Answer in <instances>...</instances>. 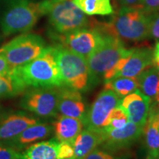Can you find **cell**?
Segmentation results:
<instances>
[{
  "label": "cell",
  "mask_w": 159,
  "mask_h": 159,
  "mask_svg": "<svg viewBox=\"0 0 159 159\" xmlns=\"http://www.w3.org/2000/svg\"><path fill=\"white\" fill-rule=\"evenodd\" d=\"M152 14L146 13L141 7H120L108 23L93 24L92 27L122 41L137 42L150 38Z\"/></svg>",
  "instance_id": "6da1fadb"
},
{
  "label": "cell",
  "mask_w": 159,
  "mask_h": 159,
  "mask_svg": "<svg viewBox=\"0 0 159 159\" xmlns=\"http://www.w3.org/2000/svg\"><path fill=\"white\" fill-rule=\"evenodd\" d=\"M13 72L27 88L61 87L63 85L54 47H47L36 58L13 69Z\"/></svg>",
  "instance_id": "7a4b0ae2"
},
{
  "label": "cell",
  "mask_w": 159,
  "mask_h": 159,
  "mask_svg": "<svg viewBox=\"0 0 159 159\" xmlns=\"http://www.w3.org/2000/svg\"><path fill=\"white\" fill-rule=\"evenodd\" d=\"M42 16L40 2L0 0V28L5 36L28 33Z\"/></svg>",
  "instance_id": "3957f363"
},
{
  "label": "cell",
  "mask_w": 159,
  "mask_h": 159,
  "mask_svg": "<svg viewBox=\"0 0 159 159\" xmlns=\"http://www.w3.org/2000/svg\"><path fill=\"white\" fill-rule=\"evenodd\" d=\"M40 5L55 34H66L92 25L86 14L71 0H41Z\"/></svg>",
  "instance_id": "277c9868"
},
{
  "label": "cell",
  "mask_w": 159,
  "mask_h": 159,
  "mask_svg": "<svg viewBox=\"0 0 159 159\" xmlns=\"http://www.w3.org/2000/svg\"><path fill=\"white\" fill-rule=\"evenodd\" d=\"M53 47L63 85L80 92H85L96 84L85 57L58 43Z\"/></svg>",
  "instance_id": "5b68a950"
},
{
  "label": "cell",
  "mask_w": 159,
  "mask_h": 159,
  "mask_svg": "<svg viewBox=\"0 0 159 159\" xmlns=\"http://www.w3.org/2000/svg\"><path fill=\"white\" fill-rule=\"evenodd\" d=\"M132 49L126 48L122 40L119 38L102 33L98 45L86 57L90 74L95 83L97 84L99 77H103L122 57L130 54Z\"/></svg>",
  "instance_id": "8992f818"
},
{
  "label": "cell",
  "mask_w": 159,
  "mask_h": 159,
  "mask_svg": "<svg viewBox=\"0 0 159 159\" xmlns=\"http://www.w3.org/2000/svg\"><path fill=\"white\" fill-rule=\"evenodd\" d=\"M45 41L35 33H21L0 48L12 69L25 65L39 56L46 49Z\"/></svg>",
  "instance_id": "52a82bcc"
},
{
  "label": "cell",
  "mask_w": 159,
  "mask_h": 159,
  "mask_svg": "<svg viewBox=\"0 0 159 159\" xmlns=\"http://www.w3.org/2000/svg\"><path fill=\"white\" fill-rule=\"evenodd\" d=\"M58 87L33 88L24 94L20 102L23 109L42 118L58 114Z\"/></svg>",
  "instance_id": "ba28073f"
},
{
  "label": "cell",
  "mask_w": 159,
  "mask_h": 159,
  "mask_svg": "<svg viewBox=\"0 0 159 159\" xmlns=\"http://www.w3.org/2000/svg\"><path fill=\"white\" fill-rule=\"evenodd\" d=\"M121 101L122 98L112 91L104 89L87 111L83 126L86 129L96 131L108 126L111 113L120 105Z\"/></svg>",
  "instance_id": "9c48e42d"
},
{
  "label": "cell",
  "mask_w": 159,
  "mask_h": 159,
  "mask_svg": "<svg viewBox=\"0 0 159 159\" xmlns=\"http://www.w3.org/2000/svg\"><path fill=\"white\" fill-rule=\"evenodd\" d=\"M102 33L96 27H85L66 33L55 34L59 43L69 50L86 58L94 50L102 38Z\"/></svg>",
  "instance_id": "30bf717a"
},
{
  "label": "cell",
  "mask_w": 159,
  "mask_h": 159,
  "mask_svg": "<svg viewBox=\"0 0 159 159\" xmlns=\"http://www.w3.org/2000/svg\"><path fill=\"white\" fill-rule=\"evenodd\" d=\"M144 126L128 122L119 129L99 131L102 134V142L99 147L111 153L128 149L132 146L142 135Z\"/></svg>",
  "instance_id": "8fae6325"
},
{
  "label": "cell",
  "mask_w": 159,
  "mask_h": 159,
  "mask_svg": "<svg viewBox=\"0 0 159 159\" xmlns=\"http://www.w3.org/2000/svg\"><path fill=\"white\" fill-rule=\"evenodd\" d=\"M57 110L62 116L78 119L84 123L87 111L84 100L79 91L66 85L58 87Z\"/></svg>",
  "instance_id": "7c38bea8"
},
{
  "label": "cell",
  "mask_w": 159,
  "mask_h": 159,
  "mask_svg": "<svg viewBox=\"0 0 159 159\" xmlns=\"http://www.w3.org/2000/svg\"><path fill=\"white\" fill-rule=\"evenodd\" d=\"M150 104L151 99L138 89L123 97L120 106L126 112L129 122L144 126Z\"/></svg>",
  "instance_id": "4fadbf2b"
},
{
  "label": "cell",
  "mask_w": 159,
  "mask_h": 159,
  "mask_svg": "<svg viewBox=\"0 0 159 159\" xmlns=\"http://www.w3.org/2000/svg\"><path fill=\"white\" fill-rule=\"evenodd\" d=\"M152 57L153 49L150 47L133 49L116 77H137L143 71L152 66Z\"/></svg>",
  "instance_id": "5bb4252c"
},
{
  "label": "cell",
  "mask_w": 159,
  "mask_h": 159,
  "mask_svg": "<svg viewBox=\"0 0 159 159\" xmlns=\"http://www.w3.org/2000/svg\"><path fill=\"white\" fill-rule=\"evenodd\" d=\"M39 122L41 120L25 113L7 115L0 120V142L15 138L26 128Z\"/></svg>",
  "instance_id": "9a60e30c"
},
{
  "label": "cell",
  "mask_w": 159,
  "mask_h": 159,
  "mask_svg": "<svg viewBox=\"0 0 159 159\" xmlns=\"http://www.w3.org/2000/svg\"><path fill=\"white\" fill-rule=\"evenodd\" d=\"M52 131L53 127L52 125L39 122L26 128L15 138L0 143L19 151L25 149L37 141L49 136Z\"/></svg>",
  "instance_id": "2e32d148"
},
{
  "label": "cell",
  "mask_w": 159,
  "mask_h": 159,
  "mask_svg": "<svg viewBox=\"0 0 159 159\" xmlns=\"http://www.w3.org/2000/svg\"><path fill=\"white\" fill-rule=\"evenodd\" d=\"M151 104L142 134L147 151L146 159H156L159 156V121L156 106Z\"/></svg>",
  "instance_id": "e0dca14e"
},
{
  "label": "cell",
  "mask_w": 159,
  "mask_h": 159,
  "mask_svg": "<svg viewBox=\"0 0 159 159\" xmlns=\"http://www.w3.org/2000/svg\"><path fill=\"white\" fill-rule=\"evenodd\" d=\"M52 127L55 139L59 142L73 144L78 135L82 132L83 123L78 119L60 115Z\"/></svg>",
  "instance_id": "ac0fdd59"
},
{
  "label": "cell",
  "mask_w": 159,
  "mask_h": 159,
  "mask_svg": "<svg viewBox=\"0 0 159 159\" xmlns=\"http://www.w3.org/2000/svg\"><path fill=\"white\" fill-rule=\"evenodd\" d=\"M101 142L102 134L100 131L85 128L73 143L75 152L71 159H84L90 152L98 148Z\"/></svg>",
  "instance_id": "d6986e66"
},
{
  "label": "cell",
  "mask_w": 159,
  "mask_h": 159,
  "mask_svg": "<svg viewBox=\"0 0 159 159\" xmlns=\"http://www.w3.org/2000/svg\"><path fill=\"white\" fill-rule=\"evenodd\" d=\"M58 144L55 138L32 144L20 152L19 159H57Z\"/></svg>",
  "instance_id": "ffe728a7"
},
{
  "label": "cell",
  "mask_w": 159,
  "mask_h": 159,
  "mask_svg": "<svg viewBox=\"0 0 159 159\" xmlns=\"http://www.w3.org/2000/svg\"><path fill=\"white\" fill-rule=\"evenodd\" d=\"M139 89L151 99V102H159V75L155 67L146 69L136 77Z\"/></svg>",
  "instance_id": "44dd1931"
},
{
  "label": "cell",
  "mask_w": 159,
  "mask_h": 159,
  "mask_svg": "<svg viewBox=\"0 0 159 159\" xmlns=\"http://www.w3.org/2000/svg\"><path fill=\"white\" fill-rule=\"evenodd\" d=\"M138 89L139 83L136 77H116L105 80L104 89L112 91L122 99Z\"/></svg>",
  "instance_id": "7402d4cb"
},
{
  "label": "cell",
  "mask_w": 159,
  "mask_h": 159,
  "mask_svg": "<svg viewBox=\"0 0 159 159\" xmlns=\"http://www.w3.org/2000/svg\"><path fill=\"white\" fill-rule=\"evenodd\" d=\"M72 2L87 15L107 16L114 13L110 0H72Z\"/></svg>",
  "instance_id": "603a6c76"
},
{
  "label": "cell",
  "mask_w": 159,
  "mask_h": 159,
  "mask_svg": "<svg viewBox=\"0 0 159 159\" xmlns=\"http://www.w3.org/2000/svg\"><path fill=\"white\" fill-rule=\"evenodd\" d=\"M27 87L13 72V69L9 75H0V98L14 97L21 94Z\"/></svg>",
  "instance_id": "cb8c5ba5"
},
{
  "label": "cell",
  "mask_w": 159,
  "mask_h": 159,
  "mask_svg": "<svg viewBox=\"0 0 159 159\" xmlns=\"http://www.w3.org/2000/svg\"><path fill=\"white\" fill-rule=\"evenodd\" d=\"M128 115L124 109L119 105L112 111L110 116V123L108 126L102 128V130L108 131L114 129L122 128L128 124Z\"/></svg>",
  "instance_id": "d4e9b609"
},
{
  "label": "cell",
  "mask_w": 159,
  "mask_h": 159,
  "mask_svg": "<svg viewBox=\"0 0 159 159\" xmlns=\"http://www.w3.org/2000/svg\"><path fill=\"white\" fill-rule=\"evenodd\" d=\"M73 144L69 142H59L57 159H71L74 156Z\"/></svg>",
  "instance_id": "484cf974"
},
{
  "label": "cell",
  "mask_w": 159,
  "mask_h": 159,
  "mask_svg": "<svg viewBox=\"0 0 159 159\" xmlns=\"http://www.w3.org/2000/svg\"><path fill=\"white\" fill-rule=\"evenodd\" d=\"M113 154L102 149L96 148L84 159H125L124 157L116 156Z\"/></svg>",
  "instance_id": "4316f807"
},
{
  "label": "cell",
  "mask_w": 159,
  "mask_h": 159,
  "mask_svg": "<svg viewBox=\"0 0 159 159\" xmlns=\"http://www.w3.org/2000/svg\"><path fill=\"white\" fill-rule=\"evenodd\" d=\"M20 152L0 143V159H19Z\"/></svg>",
  "instance_id": "83f0119b"
},
{
  "label": "cell",
  "mask_w": 159,
  "mask_h": 159,
  "mask_svg": "<svg viewBox=\"0 0 159 159\" xmlns=\"http://www.w3.org/2000/svg\"><path fill=\"white\" fill-rule=\"evenodd\" d=\"M140 7L148 13L159 12V0H141Z\"/></svg>",
  "instance_id": "f1b7e54d"
},
{
  "label": "cell",
  "mask_w": 159,
  "mask_h": 159,
  "mask_svg": "<svg viewBox=\"0 0 159 159\" xmlns=\"http://www.w3.org/2000/svg\"><path fill=\"white\" fill-rule=\"evenodd\" d=\"M150 38L159 40V12L152 16L150 25Z\"/></svg>",
  "instance_id": "f546056e"
},
{
  "label": "cell",
  "mask_w": 159,
  "mask_h": 159,
  "mask_svg": "<svg viewBox=\"0 0 159 159\" xmlns=\"http://www.w3.org/2000/svg\"><path fill=\"white\" fill-rule=\"evenodd\" d=\"M12 68L2 53L0 52V75L5 76L11 73Z\"/></svg>",
  "instance_id": "4dcf8cb0"
},
{
  "label": "cell",
  "mask_w": 159,
  "mask_h": 159,
  "mask_svg": "<svg viewBox=\"0 0 159 159\" xmlns=\"http://www.w3.org/2000/svg\"><path fill=\"white\" fill-rule=\"evenodd\" d=\"M121 7H140L141 0H119Z\"/></svg>",
  "instance_id": "1f68e13d"
},
{
  "label": "cell",
  "mask_w": 159,
  "mask_h": 159,
  "mask_svg": "<svg viewBox=\"0 0 159 159\" xmlns=\"http://www.w3.org/2000/svg\"><path fill=\"white\" fill-rule=\"evenodd\" d=\"M152 66H159V42H157L153 49V57H152Z\"/></svg>",
  "instance_id": "d6a6232c"
},
{
  "label": "cell",
  "mask_w": 159,
  "mask_h": 159,
  "mask_svg": "<svg viewBox=\"0 0 159 159\" xmlns=\"http://www.w3.org/2000/svg\"><path fill=\"white\" fill-rule=\"evenodd\" d=\"M151 103L154 104L155 106H156L157 115H158V121H159V102H151Z\"/></svg>",
  "instance_id": "836d02e7"
},
{
  "label": "cell",
  "mask_w": 159,
  "mask_h": 159,
  "mask_svg": "<svg viewBox=\"0 0 159 159\" xmlns=\"http://www.w3.org/2000/svg\"><path fill=\"white\" fill-rule=\"evenodd\" d=\"M155 68H156V69H157V71H158V75H159V66H158V67H155Z\"/></svg>",
  "instance_id": "e575fe53"
},
{
  "label": "cell",
  "mask_w": 159,
  "mask_h": 159,
  "mask_svg": "<svg viewBox=\"0 0 159 159\" xmlns=\"http://www.w3.org/2000/svg\"><path fill=\"white\" fill-rule=\"evenodd\" d=\"M0 41H1V39H0Z\"/></svg>",
  "instance_id": "d590c367"
}]
</instances>
